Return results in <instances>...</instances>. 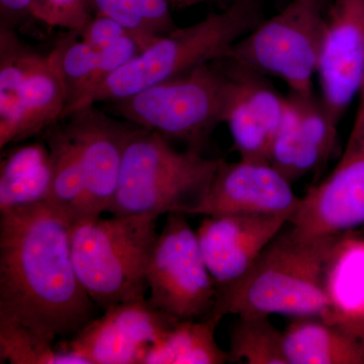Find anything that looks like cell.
<instances>
[{"instance_id":"cell-29","label":"cell","mask_w":364,"mask_h":364,"mask_svg":"<svg viewBox=\"0 0 364 364\" xmlns=\"http://www.w3.org/2000/svg\"><path fill=\"white\" fill-rule=\"evenodd\" d=\"M128 33L117 21L107 16L95 14L79 35L95 51L100 52L111 47Z\"/></svg>"},{"instance_id":"cell-2","label":"cell","mask_w":364,"mask_h":364,"mask_svg":"<svg viewBox=\"0 0 364 364\" xmlns=\"http://www.w3.org/2000/svg\"><path fill=\"white\" fill-rule=\"evenodd\" d=\"M342 235L309 236L287 225L247 274L218 291L208 318L228 315L318 317L331 314V272Z\"/></svg>"},{"instance_id":"cell-32","label":"cell","mask_w":364,"mask_h":364,"mask_svg":"<svg viewBox=\"0 0 364 364\" xmlns=\"http://www.w3.org/2000/svg\"><path fill=\"white\" fill-rule=\"evenodd\" d=\"M172 6L177 9H186V7L196 6L203 2L215 1V0H168Z\"/></svg>"},{"instance_id":"cell-5","label":"cell","mask_w":364,"mask_h":364,"mask_svg":"<svg viewBox=\"0 0 364 364\" xmlns=\"http://www.w3.org/2000/svg\"><path fill=\"white\" fill-rule=\"evenodd\" d=\"M221 161L196 151H177L168 139L140 127L124 150L116 195L107 213L191 215Z\"/></svg>"},{"instance_id":"cell-24","label":"cell","mask_w":364,"mask_h":364,"mask_svg":"<svg viewBox=\"0 0 364 364\" xmlns=\"http://www.w3.org/2000/svg\"><path fill=\"white\" fill-rule=\"evenodd\" d=\"M78 33L71 32L70 36L60 40L48 55L65 90L63 121L85 97L97 67L98 52L85 42L80 35L77 38Z\"/></svg>"},{"instance_id":"cell-31","label":"cell","mask_w":364,"mask_h":364,"mask_svg":"<svg viewBox=\"0 0 364 364\" xmlns=\"http://www.w3.org/2000/svg\"><path fill=\"white\" fill-rule=\"evenodd\" d=\"M358 95L359 97L358 111H356L355 119L352 124L350 135H355L364 130V70Z\"/></svg>"},{"instance_id":"cell-26","label":"cell","mask_w":364,"mask_h":364,"mask_svg":"<svg viewBox=\"0 0 364 364\" xmlns=\"http://www.w3.org/2000/svg\"><path fill=\"white\" fill-rule=\"evenodd\" d=\"M48 60L21 42L11 26H0V114L11 107L21 86Z\"/></svg>"},{"instance_id":"cell-20","label":"cell","mask_w":364,"mask_h":364,"mask_svg":"<svg viewBox=\"0 0 364 364\" xmlns=\"http://www.w3.org/2000/svg\"><path fill=\"white\" fill-rule=\"evenodd\" d=\"M44 139L53 168L52 189L47 203L72 226L82 221L85 208V170L80 151L62 122L48 129Z\"/></svg>"},{"instance_id":"cell-3","label":"cell","mask_w":364,"mask_h":364,"mask_svg":"<svg viewBox=\"0 0 364 364\" xmlns=\"http://www.w3.org/2000/svg\"><path fill=\"white\" fill-rule=\"evenodd\" d=\"M261 21L257 0H234L221 13L210 14L193 25L174 28L112 73L76 111L97 102L123 100L203 63L222 60L228 50Z\"/></svg>"},{"instance_id":"cell-6","label":"cell","mask_w":364,"mask_h":364,"mask_svg":"<svg viewBox=\"0 0 364 364\" xmlns=\"http://www.w3.org/2000/svg\"><path fill=\"white\" fill-rule=\"evenodd\" d=\"M229 91L226 69L217 60L112 105L124 121L202 153L213 132L225 123Z\"/></svg>"},{"instance_id":"cell-10","label":"cell","mask_w":364,"mask_h":364,"mask_svg":"<svg viewBox=\"0 0 364 364\" xmlns=\"http://www.w3.org/2000/svg\"><path fill=\"white\" fill-rule=\"evenodd\" d=\"M289 225L309 236H335L364 226V130L349 135L339 162L309 189Z\"/></svg>"},{"instance_id":"cell-7","label":"cell","mask_w":364,"mask_h":364,"mask_svg":"<svg viewBox=\"0 0 364 364\" xmlns=\"http://www.w3.org/2000/svg\"><path fill=\"white\" fill-rule=\"evenodd\" d=\"M328 1L291 0L237 41L223 59L279 78L289 92L313 95Z\"/></svg>"},{"instance_id":"cell-19","label":"cell","mask_w":364,"mask_h":364,"mask_svg":"<svg viewBox=\"0 0 364 364\" xmlns=\"http://www.w3.org/2000/svg\"><path fill=\"white\" fill-rule=\"evenodd\" d=\"M53 168L46 142L16 146L0 162V210L48 202Z\"/></svg>"},{"instance_id":"cell-8","label":"cell","mask_w":364,"mask_h":364,"mask_svg":"<svg viewBox=\"0 0 364 364\" xmlns=\"http://www.w3.org/2000/svg\"><path fill=\"white\" fill-rule=\"evenodd\" d=\"M166 215L148 263V301L177 320L208 318L217 304L218 289L203 259L198 234L186 214Z\"/></svg>"},{"instance_id":"cell-28","label":"cell","mask_w":364,"mask_h":364,"mask_svg":"<svg viewBox=\"0 0 364 364\" xmlns=\"http://www.w3.org/2000/svg\"><path fill=\"white\" fill-rule=\"evenodd\" d=\"M141 52H142V47H141L140 43L129 33L124 36L111 47L98 52L97 67H95V73L91 78L90 90L85 97L79 102L74 112L95 88L104 83L112 73L138 56Z\"/></svg>"},{"instance_id":"cell-27","label":"cell","mask_w":364,"mask_h":364,"mask_svg":"<svg viewBox=\"0 0 364 364\" xmlns=\"http://www.w3.org/2000/svg\"><path fill=\"white\" fill-rule=\"evenodd\" d=\"M32 16L51 28L80 33L92 18L91 0H33Z\"/></svg>"},{"instance_id":"cell-25","label":"cell","mask_w":364,"mask_h":364,"mask_svg":"<svg viewBox=\"0 0 364 364\" xmlns=\"http://www.w3.org/2000/svg\"><path fill=\"white\" fill-rule=\"evenodd\" d=\"M88 364L13 318L0 316V363Z\"/></svg>"},{"instance_id":"cell-13","label":"cell","mask_w":364,"mask_h":364,"mask_svg":"<svg viewBox=\"0 0 364 364\" xmlns=\"http://www.w3.org/2000/svg\"><path fill=\"white\" fill-rule=\"evenodd\" d=\"M65 119L69 133L80 151L85 170L82 221L97 219L112 205L124 150L140 127L117 121L97 109L95 105L73 112Z\"/></svg>"},{"instance_id":"cell-16","label":"cell","mask_w":364,"mask_h":364,"mask_svg":"<svg viewBox=\"0 0 364 364\" xmlns=\"http://www.w3.org/2000/svg\"><path fill=\"white\" fill-rule=\"evenodd\" d=\"M286 114L268 162L291 183L322 168L338 145V127L316 95H287Z\"/></svg>"},{"instance_id":"cell-22","label":"cell","mask_w":364,"mask_h":364,"mask_svg":"<svg viewBox=\"0 0 364 364\" xmlns=\"http://www.w3.org/2000/svg\"><path fill=\"white\" fill-rule=\"evenodd\" d=\"M168 0H91L95 14L107 16L145 48L176 28Z\"/></svg>"},{"instance_id":"cell-4","label":"cell","mask_w":364,"mask_h":364,"mask_svg":"<svg viewBox=\"0 0 364 364\" xmlns=\"http://www.w3.org/2000/svg\"><path fill=\"white\" fill-rule=\"evenodd\" d=\"M159 215H114L72 225L74 267L90 298L102 310L146 299L147 269L158 236Z\"/></svg>"},{"instance_id":"cell-30","label":"cell","mask_w":364,"mask_h":364,"mask_svg":"<svg viewBox=\"0 0 364 364\" xmlns=\"http://www.w3.org/2000/svg\"><path fill=\"white\" fill-rule=\"evenodd\" d=\"M33 0H0V13H1V25L11 26L13 21H20L23 18H33ZM13 28V26H11Z\"/></svg>"},{"instance_id":"cell-1","label":"cell","mask_w":364,"mask_h":364,"mask_svg":"<svg viewBox=\"0 0 364 364\" xmlns=\"http://www.w3.org/2000/svg\"><path fill=\"white\" fill-rule=\"evenodd\" d=\"M70 232L47 202L0 210V316L51 342L71 338L100 309L76 274Z\"/></svg>"},{"instance_id":"cell-21","label":"cell","mask_w":364,"mask_h":364,"mask_svg":"<svg viewBox=\"0 0 364 364\" xmlns=\"http://www.w3.org/2000/svg\"><path fill=\"white\" fill-rule=\"evenodd\" d=\"M220 323L212 318L178 320L166 336L148 351L143 364H224L229 352L215 340Z\"/></svg>"},{"instance_id":"cell-17","label":"cell","mask_w":364,"mask_h":364,"mask_svg":"<svg viewBox=\"0 0 364 364\" xmlns=\"http://www.w3.org/2000/svg\"><path fill=\"white\" fill-rule=\"evenodd\" d=\"M65 109V90L48 60L21 86L11 107L0 114V148L4 150L7 146L44 134L63 121Z\"/></svg>"},{"instance_id":"cell-12","label":"cell","mask_w":364,"mask_h":364,"mask_svg":"<svg viewBox=\"0 0 364 364\" xmlns=\"http://www.w3.org/2000/svg\"><path fill=\"white\" fill-rule=\"evenodd\" d=\"M268 161L222 159L191 215H293L301 198Z\"/></svg>"},{"instance_id":"cell-15","label":"cell","mask_w":364,"mask_h":364,"mask_svg":"<svg viewBox=\"0 0 364 364\" xmlns=\"http://www.w3.org/2000/svg\"><path fill=\"white\" fill-rule=\"evenodd\" d=\"M229 77V100L225 124L240 158L268 161V153L287 111V97L267 76L222 59Z\"/></svg>"},{"instance_id":"cell-9","label":"cell","mask_w":364,"mask_h":364,"mask_svg":"<svg viewBox=\"0 0 364 364\" xmlns=\"http://www.w3.org/2000/svg\"><path fill=\"white\" fill-rule=\"evenodd\" d=\"M148 299L126 301L105 311L58 345L88 364H143L148 351L177 322Z\"/></svg>"},{"instance_id":"cell-23","label":"cell","mask_w":364,"mask_h":364,"mask_svg":"<svg viewBox=\"0 0 364 364\" xmlns=\"http://www.w3.org/2000/svg\"><path fill=\"white\" fill-rule=\"evenodd\" d=\"M230 363L289 364L284 332L267 315H241L230 331Z\"/></svg>"},{"instance_id":"cell-14","label":"cell","mask_w":364,"mask_h":364,"mask_svg":"<svg viewBox=\"0 0 364 364\" xmlns=\"http://www.w3.org/2000/svg\"><path fill=\"white\" fill-rule=\"evenodd\" d=\"M291 215H207L196 230L218 291L243 279Z\"/></svg>"},{"instance_id":"cell-18","label":"cell","mask_w":364,"mask_h":364,"mask_svg":"<svg viewBox=\"0 0 364 364\" xmlns=\"http://www.w3.org/2000/svg\"><path fill=\"white\" fill-rule=\"evenodd\" d=\"M284 337L289 364H364V339L324 318H296Z\"/></svg>"},{"instance_id":"cell-11","label":"cell","mask_w":364,"mask_h":364,"mask_svg":"<svg viewBox=\"0 0 364 364\" xmlns=\"http://www.w3.org/2000/svg\"><path fill=\"white\" fill-rule=\"evenodd\" d=\"M364 70V0H329L317 76L321 100L337 124L358 95Z\"/></svg>"}]
</instances>
